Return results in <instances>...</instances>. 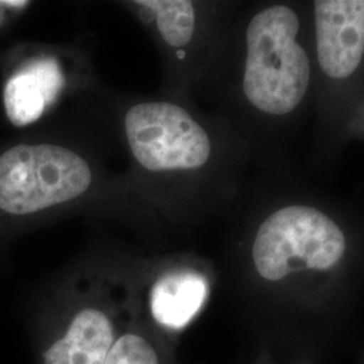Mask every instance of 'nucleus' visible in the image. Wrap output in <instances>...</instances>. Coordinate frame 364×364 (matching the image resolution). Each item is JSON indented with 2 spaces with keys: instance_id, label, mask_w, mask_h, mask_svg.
<instances>
[{
  "instance_id": "f257e3e1",
  "label": "nucleus",
  "mask_w": 364,
  "mask_h": 364,
  "mask_svg": "<svg viewBox=\"0 0 364 364\" xmlns=\"http://www.w3.org/2000/svg\"><path fill=\"white\" fill-rule=\"evenodd\" d=\"M299 30V18L287 6L269 7L248 25L243 90L248 102L266 114H289L308 90L311 65L296 41Z\"/></svg>"
},
{
  "instance_id": "f03ea898",
  "label": "nucleus",
  "mask_w": 364,
  "mask_h": 364,
  "mask_svg": "<svg viewBox=\"0 0 364 364\" xmlns=\"http://www.w3.org/2000/svg\"><path fill=\"white\" fill-rule=\"evenodd\" d=\"M346 252V236L326 213L311 207H287L262 223L252 260L262 278L277 282L302 270L335 267Z\"/></svg>"
},
{
  "instance_id": "7ed1b4c3",
  "label": "nucleus",
  "mask_w": 364,
  "mask_h": 364,
  "mask_svg": "<svg viewBox=\"0 0 364 364\" xmlns=\"http://www.w3.org/2000/svg\"><path fill=\"white\" fill-rule=\"evenodd\" d=\"M92 182L90 165L55 144H19L0 156V209L27 215L75 200Z\"/></svg>"
},
{
  "instance_id": "20e7f679",
  "label": "nucleus",
  "mask_w": 364,
  "mask_h": 364,
  "mask_svg": "<svg viewBox=\"0 0 364 364\" xmlns=\"http://www.w3.org/2000/svg\"><path fill=\"white\" fill-rule=\"evenodd\" d=\"M124 130L132 156L150 171L197 169L210 156L207 132L180 105H134L124 117Z\"/></svg>"
},
{
  "instance_id": "39448f33",
  "label": "nucleus",
  "mask_w": 364,
  "mask_h": 364,
  "mask_svg": "<svg viewBox=\"0 0 364 364\" xmlns=\"http://www.w3.org/2000/svg\"><path fill=\"white\" fill-rule=\"evenodd\" d=\"M136 311L112 302H87L65 314L42 352V364H105Z\"/></svg>"
},
{
  "instance_id": "423d86ee",
  "label": "nucleus",
  "mask_w": 364,
  "mask_h": 364,
  "mask_svg": "<svg viewBox=\"0 0 364 364\" xmlns=\"http://www.w3.org/2000/svg\"><path fill=\"white\" fill-rule=\"evenodd\" d=\"M318 64L329 77L347 78L364 54V0L314 1Z\"/></svg>"
},
{
  "instance_id": "0eeeda50",
  "label": "nucleus",
  "mask_w": 364,
  "mask_h": 364,
  "mask_svg": "<svg viewBox=\"0 0 364 364\" xmlns=\"http://www.w3.org/2000/svg\"><path fill=\"white\" fill-rule=\"evenodd\" d=\"M208 293L204 274L189 267L170 269L150 287L146 311L141 314L147 326L170 344L203 311Z\"/></svg>"
},
{
  "instance_id": "6e6552de",
  "label": "nucleus",
  "mask_w": 364,
  "mask_h": 364,
  "mask_svg": "<svg viewBox=\"0 0 364 364\" xmlns=\"http://www.w3.org/2000/svg\"><path fill=\"white\" fill-rule=\"evenodd\" d=\"M60 64L49 57L34 58L16 70L4 87L6 114L15 126L38 120L64 87Z\"/></svg>"
},
{
  "instance_id": "1a4fd4ad",
  "label": "nucleus",
  "mask_w": 364,
  "mask_h": 364,
  "mask_svg": "<svg viewBox=\"0 0 364 364\" xmlns=\"http://www.w3.org/2000/svg\"><path fill=\"white\" fill-rule=\"evenodd\" d=\"M105 364H171L170 344L159 338L136 311L119 335Z\"/></svg>"
},
{
  "instance_id": "9d476101",
  "label": "nucleus",
  "mask_w": 364,
  "mask_h": 364,
  "mask_svg": "<svg viewBox=\"0 0 364 364\" xmlns=\"http://www.w3.org/2000/svg\"><path fill=\"white\" fill-rule=\"evenodd\" d=\"M156 15V26L164 41L173 48L185 46L195 33V9L186 0L136 1Z\"/></svg>"
},
{
  "instance_id": "9b49d317",
  "label": "nucleus",
  "mask_w": 364,
  "mask_h": 364,
  "mask_svg": "<svg viewBox=\"0 0 364 364\" xmlns=\"http://www.w3.org/2000/svg\"><path fill=\"white\" fill-rule=\"evenodd\" d=\"M0 6H1V1H0ZM0 18H1V14H0Z\"/></svg>"
}]
</instances>
